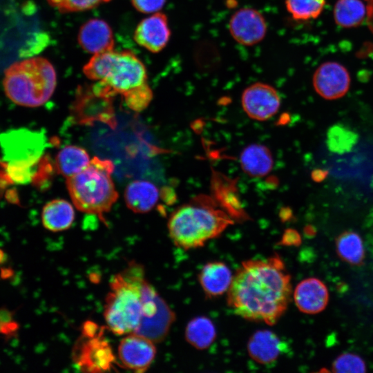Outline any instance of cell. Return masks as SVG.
Instances as JSON below:
<instances>
[{
  "mask_svg": "<svg viewBox=\"0 0 373 373\" xmlns=\"http://www.w3.org/2000/svg\"><path fill=\"white\" fill-rule=\"evenodd\" d=\"M332 369L335 372H364L366 371V365L359 356L345 353L335 359Z\"/></svg>",
  "mask_w": 373,
  "mask_h": 373,
  "instance_id": "cell-29",
  "label": "cell"
},
{
  "mask_svg": "<svg viewBox=\"0 0 373 373\" xmlns=\"http://www.w3.org/2000/svg\"><path fill=\"white\" fill-rule=\"evenodd\" d=\"M157 353L155 343L137 333L124 335L117 347L121 365L135 372H146L154 361Z\"/></svg>",
  "mask_w": 373,
  "mask_h": 373,
  "instance_id": "cell-9",
  "label": "cell"
},
{
  "mask_svg": "<svg viewBox=\"0 0 373 373\" xmlns=\"http://www.w3.org/2000/svg\"><path fill=\"white\" fill-rule=\"evenodd\" d=\"M73 205L64 199H55L47 202L41 211V222L48 231L59 232L68 229L75 220Z\"/></svg>",
  "mask_w": 373,
  "mask_h": 373,
  "instance_id": "cell-19",
  "label": "cell"
},
{
  "mask_svg": "<svg viewBox=\"0 0 373 373\" xmlns=\"http://www.w3.org/2000/svg\"><path fill=\"white\" fill-rule=\"evenodd\" d=\"M61 12H74L93 9L111 0H47Z\"/></svg>",
  "mask_w": 373,
  "mask_h": 373,
  "instance_id": "cell-28",
  "label": "cell"
},
{
  "mask_svg": "<svg viewBox=\"0 0 373 373\" xmlns=\"http://www.w3.org/2000/svg\"><path fill=\"white\" fill-rule=\"evenodd\" d=\"M126 105L131 110L140 112L145 109L153 98V92L146 83L122 95Z\"/></svg>",
  "mask_w": 373,
  "mask_h": 373,
  "instance_id": "cell-27",
  "label": "cell"
},
{
  "mask_svg": "<svg viewBox=\"0 0 373 373\" xmlns=\"http://www.w3.org/2000/svg\"><path fill=\"white\" fill-rule=\"evenodd\" d=\"M78 42L85 51L93 55L112 50L114 46L113 33L105 21L91 19L80 28Z\"/></svg>",
  "mask_w": 373,
  "mask_h": 373,
  "instance_id": "cell-14",
  "label": "cell"
},
{
  "mask_svg": "<svg viewBox=\"0 0 373 373\" xmlns=\"http://www.w3.org/2000/svg\"><path fill=\"white\" fill-rule=\"evenodd\" d=\"M133 7L144 14L159 12L164 6L166 0H131Z\"/></svg>",
  "mask_w": 373,
  "mask_h": 373,
  "instance_id": "cell-30",
  "label": "cell"
},
{
  "mask_svg": "<svg viewBox=\"0 0 373 373\" xmlns=\"http://www.w3.org/2000/svg\"><path fill=\"white\" fill-rule=\"evenodd\" d=\"M159 198L158 188L147 180H133L128 183L124 191L127 207L136 213L151 211L156 206Z\"/></svg>",
  "mask_w": 373,
  "mask_h": 373,
  "instance_id": "cell-16",
  "label": "cell"
},
{
  "mask_svg": "<svg viewBox=\"0 0 373 373\" xmlns=\"http://www.w3.org/2000/svg\"><path fill=\"white\" fill-rule=\"evenodd\" d=\"M240 163L243 171L252 177H262L271 172L274 160L271 151L260 144H251L241 152Z\"/></svg>",
  "mask_w": 373,
  "mask_h": 373,
  "instance_id": "cell-20",
  "label": "cell"
},
{
  "mask_svg": "<svg viewBox=\"0 0 373 373\" xmlns=\"http://www.w3.org/2000/svg\"><path fill=\"white\" fill-rule=\"evenodd\" d=\"M216 336L215 326L207 317L200 316L193 318L185 329L186 340L198 350L209 347L214 341Z\"/></svg>",
  "mask_w": 373,
  "mask_h": 373,
  "instance_id": "cell-23",
  "label": "cell"
},
{
  "mask_svg": "<svg viewBox=\"0 0 373 373\" xmlns=\"http://www.w3.org/2000/svg\"><path fill=\"white\" fill-rule=\"evenodd\" d=\"M233 280L229 268L222 262L206 264L199 274V281L209 297H215L228 291Z\"/></svg>",
  "mask_w": 373,
  "mask_h": 373,
  "instance_id": "cell-18",
  "label": "cell"
},
{
  "mask_svg": "<svg viewBox=\"0 0 373 373\" xmlns=\"http://www.w3.org/2000/svg\"><path fill=\"white\" fill-rule=\"evenodd\" d=\"M358 139L352 131L339 124L332 126L327 131V144L329 149L336 153L349 152Z\"/></svg>",
  "mask_w": 373,
  "mask_h": 373,
  "instance_id": "cell-26",
  "label": "cell"
},
{
  "mask_svg": "<svg viewBox=\"0 0 373 373\" xmlns=\"http://www.w3.org/2000/svg\"><path fill=\"white\" fill-rule=\"evenodd\" d=\"M232 220L207 200L184 204L175 210L168 221V231L173 242L184 249L203 246L220 236Z\"/></svg>",
  "mask_w": 373,
  "mask_h": 373,
  "instance_id": "cell-4",
  "label": "cell"
},
{
  "mask_svg": "<svg viewBox=\"0 0 373 373\" xmlns=\"http://www.w3.org/2000/svg\"><path fill=\"white\" fill-rule=\"evenodd\" d=\"M367 2L366 22L369 30L373 33V0H365Z\"/></svg>",
  "mask_w": 373,
  "mask_h": 373,
  "instance_id": "cell-31",
  "label": "cell"
},
{
  "mask_svg": "<svg viewBox=\"0 0 373 373\" xmlns=\"http://www.w3.org/2000/svg\"><path fill=\"white\" fill-rule=\"evenodd\" d=\"M113 171L111 160L94 157L85 169L66 178V186L77 209L105 222L104 215L118 198L112 178Z\"/></svg>",
  "mask_w": 373,
  "mask_h": 373,
  "instance_id": "cell-5",
  "label": "cell"
},
{
  "mask_svg": "<svg viewBox=\"0 0 373 373\" xmlns=\"http://www.w3.org/2000/svg\"><path fill=\"white\" fill-rule=\"evenodd\" d=\"M284 345L279 337L269 330H259L254 333L247 343L251 358L261 364L275 361L283 351Z\"/></svg>",
  "mask_w": 373,
  "mask_h": 373,
  "instance_id": "cell-17",
  "label": "cell"
},
{
  "mask_svg": "<svg viewBox=\"0 0 373 373\" xmlns=\"http://www.w3.org/2000/svg\"><path fill=\"white\" fill-rule=\"evenodd\" d=\"M232 38L239 44L252 46L262 41L267 32V23L258 10L244 7L237 10L228 24Z\"/></svg>",
  "mask_w": 373,
  "mask_h": 373,
  "instance_id": "cell-11",
  "label": "cell"
},
{
  "mask_svg": "<svg viewBox=\"0 0 373 373\" xmlns=\"http://www.w3.org/2000/svg\"><path fill=\"white\" fill-rule=\"evenodd\" d=\"M104 330L93 322L84 324L82 336L73 352V361L82 371H109L117 362L111 345L104 336Z\"/></svg>",
  "mask_w": 373,
  "mask_h": 373,
  "instance_id": "cell-8",
  "label": "cell"
},
{
  "mask_svg": "<svg viewBox=\"0 0 373 373\" xmlns=\"http://www.w3.org/2000/svg\"><path fill=\"white\" fill-rule=\"evenodd\" d=\"M294 299L300 311L306 314H317L327 305L328 290L325 285L315 278L300 282L294 292Z\"/></svg>",
  "mask_w": 373,
  "mask_h": 373,
  "instance_id": "cell-15",
  "label": "cell"
},
{
  "mask_svg": "<svg viewBox=\"0 0 373 373\" xmlns=\"http://www.w3.org/2000/svg\"><path fill=\"white\" fill-rule=\"evenodd\" d=\"M47 145V137L41 131L21 128L1 133L0 148L8 178L17 184L34 180Z\"/></svg>",
  "mask_w": 373,
  "mask_h": 373,
  "instance_id": "cell-7",
  "label": "cell"
},
{
  "mask_svg": "<svg viewBox=\"0 0 373 373\" xmlns=\"http://www.w3.org/2000/svg\"><path fill=\"white\" fill-rule=\"evenodd\" d=\"M336 248L341 258L352 265L361 264L364 258V248L360 236L351 231H345L337 238Z\"/></svg>",
  "mask_w": 373,
  "mask_h": 373,
  "instance_id": "cell-24",
  "label": "cell"
},
{
  "mask_svg": "<svg viewBox=\"0 0 373 373\" xmlns=\"http://www.w3.org/2000/svg\"><path fill=\"white\" fill-rule=\"evenodd\" d=\"M280 97L272 86L256 82L247 86L241 95V104L252 119L265 121L273 117L280 106Z\"/></svg>",
  "mask_w": 373,
  "mask_h": 373,
  "instance_id": "cell-10",
  "label": "cell"
},
{
  "mask_svg": "<svg viewBox=\"0 0 373 373\" xmlns=\"http://www.w3.org/2000/svg\"><path fill=\"white\" fill-rule=\"evenodd\" d=\"M326 0H285V7L296 21L318 18L324 10Z\"/></svg>",
  "mask_w": 373,
  "mask_h": 373,
  "instance_id": "cell-25",
  "label": "cell"
},
{
  "mask_svg": "<svg viewBox=\"0 0 373 373\" xmlns=\"http://www.w3.org/2000/svg\"><path fill=\"white\" fill-rule=\"evenodd\" d=\"M103 316L113 334L137 333L155 343L166 336L175 318L146 279L144 266L135 260L128 262L111 278Z\"/></svg>",
  "mask_w": 373,
  "mask_h": 373,
  "instance_id": "cell-1",
  "label": "cell"
},
{
  "mask_svg": "<svg viewBox=\"0 0 373 373\" xmlns=\"http://www.w3.org/2000/svg\"><path fill=\"white\" fill-rule=\"evenodd\" d=\"M3 84L11 101L23 106L37 107L52 95L57 75L48 60L33 57L10 65L5 71Z\"/></svg>",
  "mask_w": 373,
  "mask_h": 373,
  "instance_id": "cell-6",
  "label": "cell"
},
{
  "mask_svg": "<svg viewBox=\"0 0 373 373\" xmlns=\"http://www.w3.org/2000/svg\"><path fill=\"white\" fill-rule=\"evenodd\" d=\"M90 160L84 149L68 145L59 151L55 159L56 169L59 173L68 178L85 169Z\"/></svg>",
  "mask_w": 373,
  "mask_h": 373,
  "instance_id": "cell-21",
  "label": "cell"
},
{
  "mask_svg": "<svg viewBox=\"0 0 373 373\" xmlns=\"http://www.w3.org/2000/svg\"><path fill=\"white\" fill-rule=\"evenodd\" d=\"M171 30L164 13H153L140 22L134 32L137 44L151 52H159L168 44Z\"/></svg>",
  "mask_w": 373,
  "mask_h": 373,
  "instance_id": "cell-13",
  "label": "cell"
},
{
  "mask_svg": "<svg viewBox=\"0 0 373 373\" xmlns=\"http://www.w3.org/2000/svg\"><path fill=\"white\" fill-rule=\"evenodd\" d=\"M84 75L97 81L93 88L98 94L111 98L147 83L146 68L131 51L114 50L93 55L83 68Z\"/></svg>",
  "mask_w": 373,
  "mask_h": 373,
  "instance_id": "cell-3",
  "label": "cell"
},
{
  "mask_svg": "<svg viewBox=\"0 0 373 373\" xmlns=\"http://www.w3.org/2000/svg\"><path fill=\"white\" fill-rule=\"evenodd\" d=\"M366 5L361 0H337L333 10L336 25L350 28L361 26L366 19Z\"/></svg>",
  "mask_w": 373,
  "mask_h": 373,
  "instance_id": "cell-22",
  "label": "cell"
},
{
  "mask_svg": "<svg viewBox=\"0 0 373 373\" xmlns=\"http://www.w3.org/2000/svg\"><path fill=\"white\" fill-rule=\"evenodd\" d=\"M291 294L290 276L278 256L243 262L227 293L229 306L240 316L274 325Z\"/></svg>",
  "mask_w": 373,
  "mask_h": 373,
  "instance_id": "cell-2",
  "label": "cell"
},
{
  "mask_svg": "<svg viewBox=\"0 0 373 373\" xmlns=\"http://www.w3.org/2000/svg\"><path fill=\"white\" fill-rule=\"evenodd\" d=\"M351 78L347 69L336 61L320 64L312 77L313 87L321 97L333 100L343 97L349 90Z\"/></svg>",
  "mask_w": 373,
  "mask_h": 373,
  "instance_id": "cell-12",
  "label": "cell"
}]
</instances>
